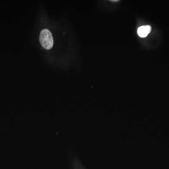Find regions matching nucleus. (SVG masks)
<instances>
[{"mask_svg":"<svg viewBox=\"0 0 169 169\" xmlns=\"http://www.w3.org/2000/svg\"><path fill=\"white\" fill-rule=\"evenodd\" d=\"M40 41L41 46L45 49L49 50L52 48L54 45V39L52 35L48 29H43L40 35Z\"/></svg>","mask_w":169,"mask_h":169,"instance_id":"nucleus-1","label":"nucleus"},{"mask_svg":"<svg viewBox=\"0 0 169 169\" xmlns=\"http://www.w3.org/2000/svg\"><path fill=\"white\" fill-rule=\"evenodd\" d=\"M151 31V27L149 25L141 26L138 28L137 33L138 35L141 38H145L149 35Z\"/></svg>","mask_w":169,"mask_h":169,"instance_id":"nucleus-2","label":"nucleus"}]
</instances>
